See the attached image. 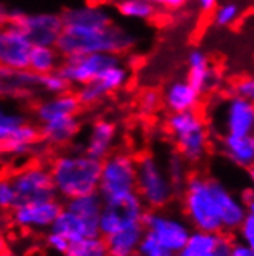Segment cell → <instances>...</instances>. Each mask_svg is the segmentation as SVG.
Listing matches in <instances>:
<instances>
[{
	"mask_svg": "<svg viewBox=\"0 0 254 256\" xmlns=\"http://www.w3.org/2000/svg\"><path fill=\"white\" fill-rule=\"evenodd\" d=\"M187 167H188V164L182 159V156H179L177 153L170 156L167 166H165V170H167L170 179L177 186L179 190H180V187H182L184 182H185V179L188 178Z\"/></svg>",
	"mask_w": 254,
	"mask_h": 256,
	"instance_id": "34",
	"label": "cell"
},
{
	"mask_svg": "<svg viewBox=\"0 0 254 256\" xmlns=\"http://www.w3.org/2000/svg\"><path fill=\"white\" fill-rule=\"evenodd\" d=\"M228 96L254 100V79L253 76H242L228 86Z\"/></svg>",
	"mask_w": 254,
	"mask_h": 256,
	"instance_id": "36",
	"label": "cell"
},
{
	"mask_svg": "<svg viewBox=\"0 0 254 256\" xmlns=\"http://www.w3.org/2000/svg\"><path fill=\"white\" fill-rule=\"evenodd\" d=\"M19 200L9 174H0V212H11Z\"/></svg>",
	"mask_w": 254,
	"mask_h": 256,
	"instance_id": "35",
	"label": "cell"
},
{
	"mask_svg": "<svg viewBox=\"0 0 254 256\" xmlns=\"http://www.w3.org/2000/svg\"><path fill=\"white\" fill-rule=\"evenodd\" d=\"M26 34L32 46H56L63 31L62 16L56 12H26L19 8L8 10V19Z\"/></svg>",
	"mask_w": 254,
	"mask_h": 256,
	"instance_id": "9",
	"label": "cell"
},
{
	"mask_svg": "<svg viewBox=\"0 0 254 256\" xmlns=\"http://www.w3.org/2000/svg\"><path fill=\"white\" fill-rule=\"evenodd\" d=\"M130 76H131V70L122 62L100 72L94 80L79 86L76 91V96L82 108L94 106L100 104L103 99L111 96L113 93H116V91H119L128 84Z\"/></svg>",
	"mask_w": 254,
	"mask_h": 256,
	"instance_id": "14",
	"label": "cell"
},
{
	"mask_svg": "<svg viewBox=\"0 0 254 256\" xmlns=\"http://www.w3.org/2000/svg\"><path fill=\"white\" fill-rule=\"evenodd\" d=\"M167 132L171 136L177 154L187 164H201L211 148V128L199 110L171 113L167 119Z\"/></svg>",
	"mask_w": 254,
	"mask_h": 256,
	"instance_id": "5",
	"label": "cell"
},
{
	"mask_svg": "<svg viewBox=\"0 0 254 256\" xmlns=\"http://www.w3.org/2000/svg\"><path fill=\"white\" fill-rule=\"evenodd\" d=\"M65 25H86V26H108L114 24L111 12L102 5H82L63 11L62 14Z\"/></svg>",
	"mask_w": 254,
	"mask_h": 256,
	"instance_id": "25",
	"label": "cell"
},
{
	"mask_svg": "<svg viewBox=\"0 0 254 256\" xmlns=\"http://www.w3.org/2000/svg\"><path fill=\"white\" fill-rule=\"evenodd\" d=\"M65 207L76 213L85 224H88L89 228L99 234V218L103 208V199L97 192L68 199Z\"/></svg>",
	"mask_w": 254,
	"mask_h": 256,
	"instance_id": "27",
	"label": "cell"
},
{
	"mask_svg": "<svg viewBox=\"0 0 254 256\" xmlns=\"http://www.w3.org/2000/svg\"><path fill=\"white\" fill-rule=\"evenodd\" d=\"M39 126L12 102L0 99V156L28 158L39 150Z\"/></svg>",
	"mask_w": 254,
	"mask_h": 256,
	"instance_id": "4",
	"label": "cell"
},
{
	"mask_svg": "<svg viewBox=\"0 0 254 256\" xmlns=\"http://www.w3.org/2000/svg\"><path fill=\"white\" fill-rule=\"evenodd\" d=\"M179 188L170 179L165 166L151 153L137 158L136 193L147 210L167 208L176 198Z\"/></svg>",
	"mask_w": 254,
	"mask_h": 256,
	"instance_id": "6",
	"label": "cell"
},
{
	"mask_svg": "<svg viewBox=\"0 0 254 256\" xmlns=\"http://www.w3.org/2000/svg\"><path fill=\"white\" fill-rule=\"evenodd\" d=\"M51 230L65 236L71 244L83 240V238L97 236L96 232H93L88 227V224H85L76 213H72L65 206L62 207L59 216L56 218V221H54V224L51 226Z\"/></svg>",
	"mask_w": 254,
	"mask_h": 256,
	"instance_id": "28",
	"label": "cell"
},
{
	"mask_svg": "<svg viewBox=\"0 0 254 256\" xmlns=\"http://www.w3.org/2000/svg\"><path fill=\"white\" fill-rule=\"evenodd\" d=\"M190 0H153V4L156 6H162L168 11H177V10H182L184 6L188 5Z\"/></svg>",
	"mask_w": 254,
	"mask_h": 256,
	"instance_id": "42",
	"label": "cell"
},
{
	"mask_svg": "<svg viewBox=\"0 0 254 256\" xmlns=\"http://www.w3.org/2000/svg\"><path fill=\"white\" fill-rule=\"evenodd\" d=\"M147 2H151V4H153V0H147Z\"/></svg>",
	"mask_w": 254,
	"mask_h": 256,
	"instance_id": "48",
	"label": "cell"
},
{
	"mask_svg": "<svg viewBox=\"0 0 254 256\" xmlns=\"http://www.w3.org/2000/svg\"><path fill=\"white\" fill-rule=\"evenodd\" d=\"M145 213L147 207L136 192L114 200H106L99 218V234L106 238L123 227L139 224L143 221Z\"/></svg>",
	"mask_w": 254,
	"mask_h": 256,
	"instance_id": "11",
	"label": "cell"
},
{
	"mask_svg": "<svg viewBox=\"0 0 254 256\" xmlns=\"http://www.w3.org/2000/svg\"><path fill=\"white\" fill-rule=\"evenodd\" d=\"M233 240L227 233L193 230L185 247L176 256H230Z\"/></svg>",
	"mask_w": 254,
	"mask_h": 256,
	"instance_id": "20",
	"label": "cell"
},
{
	"mask_svg": "<svg viewBox=\"0 0 254 256\" xmlns=\"http://www.w3.org/2000/svg\"><path fill=\"white\" fill-rule=\"evenodd\" d=\"M80 112H82V105L76 93L68 91V93H63V94L48 96L39 100L34 105L32 116H34L35 124L42 125L52 119H59L65 116H79Z\"/></svg>",
	"mask_w": 254,
	"mask_h": 256,
	"instance_id": "21",
	"label": "cell"
},
{
	"mask_svg": "<svg viewBox=\"0 0 254 256\" xmlns=\"http://www.w3.org/2000/svg\"><path fill=\"white\" fill-rule=\"evenodd\" d=\"M188 70H187V78L185 80L197 91L201 96H205L208 93L219 86V72L214 70V66L210 62V58L207 54L194 48L188 52Z\"/></svg>",
	"mask_w": 254,
	"mask_h": 256,
	"instance_id": "19",
	"label": "cell"
},
{
	"mask_svg": "<svg viewBox=\"0 0 254 256\" xmlns=\"http://www.w3.org/2000/svg\"><path fill=\"white\" fill-rule=\"evenodd\" d=\"M230 256H254V247H250L239 240L238 241L233 240Z\"/></svg>",
	"mask_w": 254,
	"mask_h": 256,
	"instance_id": "41",
	"label": "cell"
},
{
	"mask_svg": "<svg viewBox=\"0 0 254 256\" xmlns=\"http://www.w3.org/2000/svg\"><path fill=\"white\" fill-rule=\"evenodd\" d=\"M160 98L163 106L168 110L170 114L199 110V105L202 102V96L185 79L170 82Z\"/></svg>",
	"mask_w": 254,
	"mask_h": 256,
	"instance_id": "22",
	"label": "cell"
},
{
	"mask_svg": "<svg viewBox=\"0 0 254 256\" xmlns=\"http://www.w3.org/2000/svg\"><path fill=\"white\" fill-rule=\"evenodd\" d=\"M180 193L184 218L193 230L231 234L248 213L242 196L208 174H188Z\"/></svg>",
	"mask_w": 254,
	"mask_h": 256,
	"instance_id": "1",
	"label": "cell"
},
{
	"mask_svg": "<svg viewBox=\"0 0 254 256\" xmlns=\"http://www.w3.org/2000/svg\"><path fill=\"white\" fill-rule=\"evenodd\" d=\"M137 158L125 150H114L102 159L97 193L103 202L136 192Z\"/></svg>",
	"mask_w": 254,
	"mask_h": 256,
	"instance_id": "7",
	"label": "cell"
},
{
	"mask_svg": "<svg viewBox=\"0 0 254 256\" xmlns=\"http://www.w3.org/2000/svg\"><path fill=\"white\" fill-rule=\"evenodd\" d=\"M32 44L20 26L6 22L0 26V65L14 70H28Z\"/></svg>",
	"mask_w": 254,
	"mask_h": 256,
	"instance_id": "16",
	"label": "cell"
},
{
	"mask_svg": "<svg viewBox=\"0 0 254 256\" xmlns=\"http://www.w3.org/2000/svg\"><path fill=\"white\" fill-rule=\"evenodd\" d=\"M9 174V179L17 193V200L20 202H31L57 198L52 186L49 167L43 162H29L26 166L17 168Z\"/></svg>",
	"mask_w": 254,
	"mask_h": 256,
	"instance_id": "10",
	"label": "cell"
},
{
	"mask_svg": "<svg viewBox=\"0 0 254 256\" xmlns=\"http://www.w3.org/2000/svg\"><path fill=\"white\" fill-rule=\"evenodd\" d=\"M3 226V216H2V212H0V228Z\"/></svg>",
	"mask_w": 254,
	"mask_h": 256,
	"instance_id": "46",
	"label": "cell"
},
{
	"mask_svg": "<svg viewBox=\"0 0 254 256\" xmlns=\"http://www.w3.org/2000/svg\"><path fill=\"white\" fill-rule=\"evenodd\" d=\"M196 5L202 14H213V11L217 8V0H196Z\"/></svg>",
	"mask_w": 254,
	"mask_h": 256,
	"instance_id": "43",
	"label": "cell"
},
{
	"mask_svg": "<svg viewBox=\"0 0 254 256\" xmlns=\"http://www.w3.org/2000/svg\"><path fill=\"white\" fill-rule=\"evenodd\" d=\"M130 256H143V254H140L139 252H136V253H133V254H130Z\"/></svg>",
	"mask_w": 254,
	"mask_h": 256,
	"instance_id": "47",
	"label": "cell"
},
{
	"mask_svg": "<svg viewBox=\"0 0 254 256\" xmlns=\"http://www.w3.org/2000/svg\"><path fill=\"white\" fill-rule=\"evenodd\" d=\"M66 254L68 256H110L108 254L105 238L100 234L83 238V240L71 244Z\"/></svg>",
	"mask_w": 254,
	"mask_h": 256,
	"instance_id": "31",
	"label": "cell"
},
{
	"mask_svg": "<svg viewBox=\"0 0 254 256\" xmlns=\"http://www.w3.org/2000/svg\"><path fill=\"white\" fill-rule=\"evenodd\" d=\"M62 64V56L56 46H39L35 45L29 52V64L28 70L34 74H49V72L57 71Z\"/></svg>",
	"mask_w": 254,
	"mask_h": 256,
	"instance_id": "29",
	"label": "cell"
},
{
	"mask_svg": "<svg viewBox=\"0 0 254 256\" xmlns=\"http://www.w3.org/2000/svg\"><path fill=\"white\" fill-rule=\"evenodd\" d=\"M0 256H15L14 253H11V252H8V250H0Z\"/></svg>",
	"mask_w": 254,
	"mask_h": 256,
	"instance_id": "45",
	"label": "cell"
},
{
	"mask_svg": "<svg viewBox=\"0 0 254 256\" xmlns=\"http://www.w3.org/2000/svg\"><path fill=\"white\" fill-rule=\"evenodd\" d=\"M39 76L29 70H14L0 65V99L20 102L34 99L39 93Z\"/></svg>",
	"mask_w": 254,
	"mask_h": 256,
	"instance_id": "17",
	"label": "cell"
},
{
	"mask_svg": "<svg viewBox=\"0 0 254 256\" xmlns=\"http://www.w3.org/2000/svg\"><path fill=\"white\" fill-rule=\"evenodd\" d=\"M145 233L153 236L154 240L173 254H177L182 250L193 232L187 219L176 212L165 208L160 210H147L143 216Z\"/></svg>",
	"mask_w": 254,
	"mask_h": 256,
	"instance_id": "8",
	"label": "cell"
},
{
	"mask_svg": "<svg viewBox=\"0 0 254 256\" xmlns=\"http://www.w3.org/2000/svg\"><path fill=\"white\" fill-rule=\"evenodd\" d=\"M137 45V36L116 24L108 26L65 25L56 50L62 58L83 54H128Z\"/></svg>",
	"mask_w": 254,
	"mask_h": 256,
	"instance_id": "2",
	"label": "cell"
},
{
	"mask_svg": "<svg viewBox=\"0 0 254 256\" xmlns=\"http://www.w3.org/2000/svg\"><path fill=\"white\" fill-rule=\"evenodd\" d=\"M117 138H119V126L114 120L97 119L89 126L88 136L80 150L85 152L88 156L102 160L114 152Z\"/></svg>",
	"mask_w": 254,
	"mask_h": 256,
	"instance_id": "18",
	"label": "cell"
},
{
	"mask_svg": "<svg viewBox=\"0 0 254 256\" xmlns=\"http://www.w3.org/2000/svg\"><path fill=\"white\" fill-rule=\"evenodd\" d=\"M162 105V98L156 90H147L139 99V110L143 114H153Z\"/></svg>",
	"mask_w": 254,
	"mask_h": 256,
	"instance_id": "39",
	"label": "cell"
},
{
	"mask_svg": "<svg viewBox=\"0 0 254 256\" xmlns=\"http://www.w3.org/2000/svg\"><path fill=\"white\" fill-rule=\"evenodd\" d=\"M137 252L143 256H176L170 250H167L165 247H162L148 233H143V238L139 244Z\"/></svg>",
	"mask_w": 254,
	"mask_h": 256,
	"instance_id": "37",
	"label": "cell"
},
{
	"mask_svg": "<svg viewBox=\"0 0 254 256\" xmlns=\"http://www.w3.org/2000/svg\"><path fill=\"white\" fill-rule=\"evenodd\" d=\"M48 167L59 199L68 200L77 196L91 194L99 188L102 160L88 156L82 150L60 153L52 158Z\"/></svg>",
	"mask_w": 254,
	"mask_h": 256,
	"instance_id": "3",
	"label": "cell"
},
{
	"mask_svg": "<svg viewBox=\"0 0 254 256\" xmlns=\"http://www.w3.org/2000/svg\"><path fill=\"white\" fill-rule=\"evenodd\" d=\"M63 204L59 198H49L17 204L11 212V222L25 232H48L59 216Z\"/></svg>",
	"mask_w": 254,
	"mask_h": 256,
	"instance_id": "13",
	"label": "cell"
},
{
	"mask_svg": "<svg viewBox=\"0 0 254 256\" xmlns=\"http://www.w3.org/2000/svg\"><path fill=\"white\" fill-rule=\"evenodd\" d=\"M143 224H133L123 227L116 233L105 238L108 254L110 256H130L139 250V244L143 238Z\"/></svg>",
	"mask_w": 254,
	"mask_h": 256,
	"instance_id": "26",
	"label": "cell"
},
{
	"mask_svg": "<svg viewBox=\"0 0 254 256\" xmlns=\"http://www.w3.org/2000/svg\"><path fill=\"white\" fill-rule=\"evenodd\" d=\"M6 19H8V8L0 4V26L6 24Z\"/></svg>",
	"mask_w": 254,
	"mask_h": 256,
	"instance_id": "44",
	"label": "cell"
},
{
	"mask_svg": "<svg viewBox=\"0 0 254 256\" xmlns=\"http://www.w3.org/2000/svg\"><path fill=\"white\" fill-rule=\"evenodd\" d=\"M241 12L242 10L239 4L234 2L224 4L213 11V25L216 28H228L239 20Z\"/></svg>",
	"mask_w": 254,
	"mask_h": 256,
	"instance_id": "33",
	"label": "cell"
},
{
	"mask_svg": "<svg viewBox=\"0 0 254 256\" xmlns=\"http://www.w3.org/2000/svg\"><path fill=\"white\" fill-rule=\"evenodd\" d=\"M117 12L130 20L150 22L157 16V6L147 0H116Z\"/></svg>",
	"mask_w": 254,
	"mask_h": 256,
	"instance_id": "30",
	"label": "cell"
},
{
	"mask_svg": "<svg viewBox=\"0 0 254 256\" xmlns=\"http://www.w3.org/2000/svg\"><path fill=\"white\" fill-rule=\"evenodd\" d=\"M221 153L233 164V166L253 170L254 164V136H234L224 134L219 138Z\"/></svg>",
	"mask_w": 254,
	"mask_h": 256,
	"instance_id": "24",
	"label": "cell"
},
{
	"mask_svg": "<svg viewBox=\"0 0 254 256\" xmlns=\"http://www.w3.org/2000/svg\"><path fill=\"white\" fill-rule=\"evenodd\" d=\"M217 122L221 136H250L254 132V104L242 98L228 96L221 106Z\"/></svg>",
	"mask_w": 254,
	"mask_h": 256,
	"instance_id": "15",
	"label": "cell"
},
{
	"mask_svg": "<svg viewBox=\"0 0 254 256\" xmlns=\"http://www.w3.org/2000/svg\"><path fill=\"white\" fill-rule=\"evenodd\" d=\"M37 86H39V93H43L46 96L63 94V93L71 91V88H72L59 71H54V72H49V74L39 76Z\"/></svg>",
	"mask_w": 254,
	"mask_h": 256,
	"instance_id": "32",
	"label": "cell"
},
{
	"mask_svg": "<svg viewBox=\"0 0 254 256\" xmlns=\"http://www.w3.org/2000/svg\"><path fill=\"white\" fill-rule=\"evenodd\" d=\"M60 256H68V254H60Z\"/></svg>",
	"mask_w": 254,
	"mask_h": 256,
	"instance_id": "49",
	"label": "cell"
},
{
	"mask_svg": "<svg viewBox=\"0 0 254 256\" xmlns=\"http://www.w3.org/2000/svg\"><path fill=\"white\" fill-rule=\"evenodd\" d=\"M236 232L239 233V241L250 247H254V212H248L245 214L244 221Z\"/></svg>",
	"mask_w": 254,
	"mask_h": 256,
	"instance_id": "40",
	"label": "cell"
},
{
	"mask_svg": "<svg viewBox=\"0 0 254 256\" xmlns=\"http://www.w3.org/2000/svg\"><path fill=\"white\" fill-rule=\"evenodd\" d=\"M122 62V56H117V54H83V56L62 58V64L57 71L68 80L71 86L79 88L94 80L105 70Z\"/></svg>",
	"mask_w": 254,
	"mask_h": 256,
	"instance_id": "12",
	"label": "cell"
},
{
	"mask_svg": "<svg viewBox=\"0 0 254 256\" xmlns=\"http://www.w3.org/2000/svg\"><path fill=\"white\" fill-rule=\"evenodd\" d=\"M45 246L48 247V250H51L52 253H56L57 256H60V254L68 253L71 242L66 240L65 236H62L60 233L49 228L46 232V234H45Z\"/></svg>",
	"mask_w": 254,
	"mask_h": 256,
	"instance_id": "38",
	"label": "cell"
},
{
	"mask_svg": "<svg viewBox=\"0 0 254 256\" xmlns=\"http://www.w3.org/2000/svg\"><path fill=\"white\" fill-rule=\"evenodd\" d=\"M39 126L40 140L46 147H65L76 139L80 132L82 122L79 116H65L52 119Z\"/></svg>",
	"mask_w": 254,
	"mask_h": 256,
	"instance_id": "23",
	"label": "cell"
}]
</instances>
